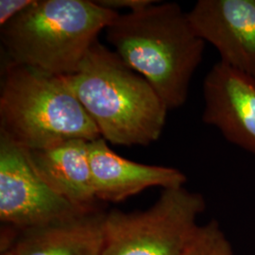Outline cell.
I'll list each match as a JSON object with an SVG mask.
<instances>
[{
    "mask_svg": "<svg viewBox=\"0 0 255 255\" xmlns=\"http://www.w3.org/2000/svg\"><path fill=\"white\" fill-rule=\"evenodd\" d=\"M105 31L113 50L146 79L168 111L182 107L205 42L179 4L156 1L145 9L119 13Z\"/></svg>",
    "mask_w": 255,
    "mask_h": 255,
    "instance_id": "6da1fadb",
    "label": "cell"
},
{
    "mask_svg": "<svg viewBox=\"0 0 255 255\" xmlns=\"http://www.w3.org/2000/svg\"><path fill=\"white\" fill-rule=\"evenodd\" d=\"M101 135L120 146H148L164 130L168 109L145 78L96 41L64 77Z\"/></svg>",
    "mask_w": 255,
    "mask_h": 255,
    "instance_id": "7a4b0ae2",
    "label": "cell"
},
{
    "mask_svg": "<svg viewBox=\"0 0 255 255\" xmlns=\"http://www.w3.org/2000/svg\"><path fill=\"white\" fill-rule=\"evenodd\" d=\"M0 88V134L27 151L101 138L65 78L6 63Z\"/></svg>",
    "mask_w": 255,
    "mask_h": 255,
    "instance_id": "3957f363",
    "label": "cell"
},
{
    "mask_svg": "<svg viewBox=\"0 0 255 255\" xmlns=\"http://www.w3.org/2000/svg\"><path fill=\"white\" fill-rule=\"evenodd\" d=\"M119 12L90 0H34L1 27L7 62L66 77Z\"/></svg>",
    "mask_w": 255,
    "mask_h": 255,
    "instance_id": "277c9868",
    "label": "cell"
},
{
    "mask_svg": "<svg viewBox=\"0 0 255 255\" xmlns=\"http://www.w3.org/2000/svg\"><path fill=\"white\" fill-rule=\"evenodd\" d=\"M204 210L202 195L180 186L164 189L148 209L105 213L101 255H180L200 228Z\"/></svg>",
    "mask_w": 255,
    "mask_h": 255,
    "instance_id": "5b68a950",
    "label": "cell"
},
{
    "mask_svg": "<svg viewBox=\"0 0 255 255\" xmlns=\"http://www.w3.org/2000/svg\"><path fill=\"white\" fill-rule=\"evenodd\" d=\"M85 213L53 191L35 172L27 152L0 134V219L20 231Z\"/></svg>",
    "mask_w": 255,
    "mask_h": 255,
    "instance_id": "8992f818",
    "label": "cell"
},
{
    "mask_svg": "<svg viewBox=\"0 0 255 255\" xmlns=\"http://www.w3.org/2000/svg\"><path fill=\"white\" fill-rule=\"evenodd\" d=\"M203 96L202 121L255 155V75L219 61L204 79Z\"/></svg>",
    "mask_w": 255,
    "mask_h": 255,
    "instance_id": "52a82bcc",
    "label": "cell"
},
{
    "mask_svg": "<svg viewBox=\"0 0 255 255\" xmlns=\"http://www.w3.org/2000/svg\"><path fill=\"white\" fill-rule=\"evenodd\" d=\"M196 33L220 62L255 75V0H200L187 12Z\"/></svg>",
    "mask_w": 255,
    "mask_h": 255,
    "instance_id": "ba28073f",
    "label": "cell"
},
{
    "mask_svg": "<svg viewBox=\"0 0 255 255\" xmlns=\"http://www.w3.org/2000/svg\"><path fill=\"white\" fill-rule=\"evenodd\" d=\"M89 159L99 201L121 202L149 187H180L187 181L177 168L128 160L116 153L102 137L89 142Z\"/></svg>",
    "mask_w": 255,
    "mask_h": 255,
    "instance_id": "9c48e42d",
    "label": "cell"
},
{
    "mask_svg": "<svg viewBox=\"0 0 255 255\" xmlns=\"http://www.w3.org/2000/svg\"><path fill=\"white\" fill-rule=\"evenodd\" d=\"M26 152L35 172L53 191L81 211L97 210L99 199L92 179L88 141L74 139Z\"/></svg>",
    "mask_w": 255,
    "mask_h": 255,
    "instance_id": "30bf717a",
    "label": "cell"
},
{
    "mask_svg": "<svg viewBox=\"0 0 255 255\" xmlns=\"http://www.w3.org/2000/svg\"><path fill=\"white\" fill-rule=\"evenodd\" d=\"M105 213L79 214L46 226L22 231L13 245L16 255H101Z\"/></svg>",
    "mask_w": 255,
    "mask_h": 255,
    "instance_id": "8fae6325",
    "label": "cell"
},
{
    "mask_svg": "<svg viewBox=\"0 0 255 255\" xmlns=\"http://www.w3.org/2000/svg\"><path fill=\"white\" fill-rule=\"evenodd\" d=\"M180 255H234L233 249L216 220L200 226Z\"/></svg>",
    "mask_w": 255,
    "mask_h": 255,
    "instance_id": "7c38bea8",
    "label": "cell"
},
{
    "mask_svg": "<svg viewBox=\"0 0 255 255\" xmlns=\"http://www.w3.org/2000/svg\"><path fill=\"white\" fill-rule=\"evenodd\" d=\"M34 0H1L0 1V25H7L12 19L28 8Z\"/></svg>",
    "mask_w": 255,
    "mask_h": 255,
    "instance_id": "4fadbf2b",
    "label": "cell"
},
{
    "mask_svg": "<svg viewBox=\"0 0 255 255\" xmlns=\"http://www.w3.org/2000/svg\"><path fill=\"white\" fill-rule=\"evenodd\" d=\"M101 6L106 9L118 11V9H128L129 11H137L152 5L153 0H98ZM119 12V11H118Z\"/></svg>",
    "mask_w": 255,
    "mask_h": 255,
    "instance_id": "5bb4252c",
    "label": "cell"
},
{
    "mask_svg": "<svg viewBox=\"0 0 255 255\" xmlns=\"http://www.w3.org/2000/svg\"><path fill=\"white\" fill-rule=\"evenodd\" d=\"M1 255H16L14 247H9V248H5L2 249L1 251Z\"/></svg>",
    "mask_w": 255,
    "mask_h": 255,
    "instance_id": "9a60e30c",
    "label": "cell"
}]
</instances>
